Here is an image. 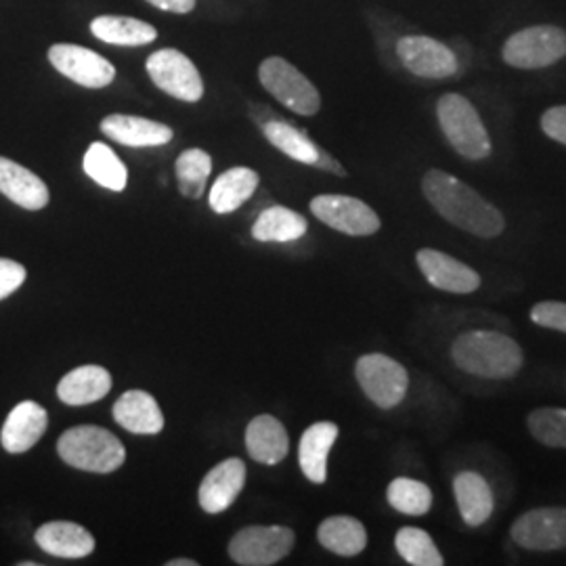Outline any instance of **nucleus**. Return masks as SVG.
Segmentation results:
<instances>
[{
  "mask_svg": "<svg viewBox=\"0 0 566 566\" xmlns=\"http://www.w3.org/2000/svg\"><path fill=\"white\" fill-rule=\"evenodd\" d=\"M319 544L344 558L357 556L367 546V531L361 521L353 516H329L317 528Z\"/></svg>",
  "mask_w": 566,
  "mask_h": 566,
  "instance_id": "nucleus-27",
  "label": "nucleus"
},
{
  "mask_svg": "<svg viewBox=\"0 0 566 566\" xmlns=\"http://www.w3.org/2000/svg\"><path fill=\"white\" fill-rule=\"evenodd\" d=\"M416 261L424 273L426 282L434 285L437 290L451 294H472L481 287V275L472 266L446 252L424 248L416 254Z\"/></svg>",
  "mask_w": 566,
  "mask_h": 566,
  "instance_id": "nucleus-14",
  "label": "nucleus"
},
{
  "mask_svg": "<svg viewBox=\"0 0 566 566\" xmlns=\"http://www.w3.org/2000/svg\"><path fill=\"white\" fill-rule=\"evenodd\" d=\"M395 547L401 554L405 563L413 566H443L446 558L439 552L432 537L416 526H403L397 537H395Z\"/></svg>",
  "mask_w": 566,
  "mask_h": 566,
  "instance_id": "nucleus-32",
  "label": "nucleus"
},
{
  "mask_svg": "<svg viewBox=\"0 0 566 566\" xmlns=\"http://www.w3.org/2000/svg\"><path fill=\"white\" fill-rule=\"evenodd\" d=\"M36 544L57 558H86L95 552V537L76 523L53 521L36 531Z\"/></svg>",
  "mask_w": 566,
  "mask_h": 566,
  "instance_id": "nucleus-21",
  "label": "nucleus"
},
{
  "mask_svg": "<svg viewBox=\"0 0 566 566\" xmlns=\"http://www.w3.org/2000/svg\"><path fill=\"white\" fill-rule=\"evenodd\" d=\"M25 266L9 259H0V301L18 292L25 282Z\"/></svg>",
  "mask_w": 566,
  "mask_h": 566,
  "instance_id": "nucleus-36",
  "label": "nucleus"
},
{
  "mask_svg": "<svg viewBox=\"0 0 566 566\" xmlns=\"http://www.w3.org/2000/svg\"><path fill=\"white\" fill-rule=\"evenodd\" d=\"M0 193L25 210H42L51 196L49 187L25 166L0 156Z\"/></svg>",
  "mask_w": 566,
  "mask_h": 566,
  "instance_id": "nucleus-18",
  "label": "nucleus"
},
{
  "mask_svg": "<svg viewBox=\"0 0 566 566\" xmlns=\"http://www.w3.org/2000/svg\"><path fill=\"white\" fill-rule=\"evenodd\" d=\"M245 447L254 462L275 465L285 460L290 451V439L277 418L256 416L245 430Z\"/></svg>",
  "mask_w": 566,
  "mask_h": 566,
  "instance_id": "nucleus-22",
  "label": "nucleus"
},
{
  "mask_svg": "<svg viewBox=\"0 0 566 566\" xmlns=\"http://www.w3.org/2000/svg\"><path fill=\"white\" fill-rule=\"evenodd\" d=\"M147 74L166 95L185 103H198L203 97V81L185 53L177 49H160L147 57Z\"/></svg>",
  "mask_w": 566,
  "mask_h": 566,
  "instance_id": "nucleus-7",
  "label": "nucleus"
},
{
  "mask_svg": "<svg viewBox=\"0 0 566 566\" xmlns=\"http://www.w3.org/2000/svg\"><path fill=\"white\" fill-rule=\"evenodd\" d=\"M259 81L271 97L298 116H315L322 107L315 84L283 57H266L259 67Z\"/></svg>",
  "mask_w": 566,
  "mask_h": 566,
  "instance_id": "nucleus-5",
  "label": "nucleus"
},
{
  "mask_svg": "<svg viewBox=\"0 0 566 566\" xmlns=\"http://www.w3.org/2000/svg\"><path fill=\"white\" fill-rule=\"evenodd\" d=\"M315 168L325 170V172H332V175H336V177H346V170H344L343 164L338 163V160H334L324 149H322V156H319V160L315 164Z\"/></svg>",
  "mask_w": 566,
  "mask_h": 566,
  "instance_id": "nucleus-39",
  "label": "nucleus"
},
{
  "mask_svg": "<svg viewBox=\"0 0 566 566\" xmlns=\"http://www.w3.org/2000/svg\"><path fill=\"white\" fill-rule=\"evenodd\" d=\"M245 485V464L240 458H229L214 465L200 485V506L208 514H221L240 497Z\"/></svg>",
  "mask_w": 566,
  "mask_h": 566,
  "instance_id": "nucleus-15",
  "label": "nucleus"
},
{
  "mask_svg": "<svg viewBox=\"0 0 566 566\" xmlns=\"http://www.w3.org/2000/svg\"><path fill=\"white\" fill-rule=\"evenodd\" d=\"M212 172V158L203 149H185L175 163V175L179 191L189 200H200L206 191V182Z\"/></svg>",
  "mask_w": 566,
  "mask_h": 566,
  "instance_id": "nucleus-31",
  "label": "nucleus"
},
{
  "mask_svg": "<svg viewBox=\"0 0 566 566\" xmlns=\"http://www.w3.org/2000/svg\"><path fill=\"white\" fill-rule=\"evenodd\" d=\"M542 130L549 139L566 145V105H556L544 112Z\"/></svg>",
  "mask_w": 566,
  "mask_h": 566,
  "instance_id": "nucleus-37",
  "label": "nucleus"
},
{
  "mask_svg": "<svg viewBox=\"0 0 566 566\" xmlns=\"http://www.w3.org/2000/svg\"><path fill=\"white\" fill-rule=\"evenodd\" d=\"M147 2L154 4L160 11H166V13L185 15V13H191L196 9L198 0H147Z\"/></svg>",
  "mask_w": 566,
  "mask_h": 566,
  "instance_id": "nucleus-38",
  "label": "nucleus"
},
{
  "mask_svg": "<svg viewBox=\"0 0 566 566\" xmlns=\"http://www.w3.org/2000/svg\"><path fill=\"white\" fill-rule=\"evenodd\" d=\"M395 53L405 70L426 81H443L458 72V57L446 42L409 34L397 41Z\"/></svg>",
  "mask_w": 566,
  "mask_h": 566,
  "instance_id": "nucleus-10",
  "label": "nucleus"
},
{
  "mask_svg": "<svg viewBox=\"0 0 566 566\" xmlns=\"http://www.w3.org/2000/svg\"><path fill=\"white\" fill-rule=\"evenodd\" d=\"M91 32L114 46H145L158 39V30L147 21L124 15H99L91 21Z\"/></svg>",
  "mask_w": 566,
  "mask_h": 566,
  "instance_id": "nucleus-26",
  "label": "nucleus"
},
{
  "mask_svg": "<svg viewBox=\"0 0 566 566\" xmlns=\"http://www.w3.org/2000/svg\"><path fill=\"white\" fill-rule=\"evenodd\" d=\"M502 57L516 70H542L566 57V32L558 25H531L507 39Z\"/></svg>",
  "mask_w": 566,
  "mask_h": 566,
  "instance_id": "nucleus-6",
  "label": "nucleus"
},
{
  "mask_svg": "<svg viewBox=\"0 0 566 566\" xmlns=\"http://www.w3.org/2000/svg\"><path fill=\"white\" fill-rule=\"evenodd\" d=\"M422 191L428 203L447 223L470 235L491 240L502 235L506 229L504 214L493 203L486 202L479 191L446 170H428L422 179Z\"/></svg>",
  "mask_w": 566,
  "mask_h": 566,
  "instance_id": "nucleus-1",
  "label": "nucleus"
},
{
  "mask_svg": "<svg viewBox=\"0 0 566 566\" xmlns=\"http://www.w3.org/2000/svg\"><path fill=\"white\" fill-rule=\"evenodd\" d=\"M57 453L65 464L93 474L116 472L126 460L120 439L99 426L65 430L57 441Z\"/></svg>",
  "mask_w": 566,
  "mask_h": 566,
  "instance_id": "nucleus-3",
  "label": "nucleus"
},
{
  "mask_svg": "<svg viewBox=\"0 0 566 566\" xmlns=\"http://www.w3.org/2000/svg\"><path fill=\"white\" fill-rule=\"evenodd\" d=\"M311 212L322 223L353 238L374 235L382 224L367 203L350 196H317L311 200Z\"/></svg>",
  "mask_w": 566,
  "mask_h": 566,
  "instance_id": "nucleus-12",
  "label": "nucleus"
},
{
  "mask_svg": "<svg viewBox=\"0 0 566 566\" xmlns=\"http://www.w3.org/2000/svg\"><path fill=\"white\" fill-rule=\"evenodd\" d=\"M510 535L531 552L566 549V507H535L512 525Z\"/></svg>",
  "mask_w": 566,
  "mask_h": 566,
  "instance_id": "nucleus-13",
  "label": "nucleus"
},
{
  "mask_svg": "<svg viewBox=\"0 0 566 566\" xmlns=\"http://www.w3.org/2000/svg\"><path fill=\"white\" fill-rule=\"evenodd\" d=\"M84 172L88 179L102 185L103 189L109 191H124L128 182V170L122 164L116 151L105 143H93L84 154Z\"/></svg>",
  "mask_w": 566,
  "mask_h": 566,
  "instance_id": "nucleus-30",
  "label": "nucleus"
},
{
  "mask_svg": "<svg viewBox=\"0 0 566 566\" xmlns=\"http://www.w3.org/2000/svg\"><path fill=\"white\" fill-rule=\"evenodd\" d=\"M261 128H263L266 142L271 143L275 149H280L287 158L306 164V166H315L319 160L322 149L308 139V135L304 130L296 128L294 124L280 120V118H271V120L264 122Z\"/></svg>",
  "mask_w": 566,
  "mask_h": 566,
  "instance_id": "nucleus-28",
  "label": "nucleus"
},
{
  "mask_svg": "<svg viewBox=\"0 0 566 566\" xmlns=\"http://www.w3.org/2000/svg\"><path fill=\"white\" fill-rule=\"evenodd\" d=\"M355 376L365 397L382 409L397 407L407 395V386H409L407 369L382 353H369L359 357V361L355 365Z\"/></svg>",
  "mask_w": 566,
  "mask_h": 566,
  "instance_id": "nucleus-8",
  "label": "nucleus"
},
{
  "mask_svg": "<svg viewBox=\"0 0 566 566\" xmlns=\"http://www.w3.org/2000/svg\"><path fill=\"white\" fill-rule=\"evenodd\" d=\"M338 439V426L334 422H317L304 430L298 462L303 474L315 485H324L327 481V455Z\"/></svg>",
  "mask_w": 566,
  "mask_h": 566,
  "instance_id": "nucleus-23",
  "label": "nucleus"
},
{
  "mask_svg": "<svg viewBox=\"0 0 566 566\" xmlns=\"http://www.w3.org/2000/svg\"><path fill=\"white\" fill-rule=\"evenodd\" d=\"M99 128L105 137L126 147H160L168 145L175 137L172 128L163 122L126 114L105 116Z\"/></svg>",
  "mask_w": 566,
  "mask_h": 566,
  "instance_id": "nucleus-17",
  "label": "nucleus"
},
{
  "mask_svg": "<svg viewBox=\"0 0 566 566\" xmlns=\"http://www.w3.org/2000/svg\"><path fill=\"white\" fill-rule=\"evenodd\" d=\"M112 374L102 365H82L65 374L57 385L61 403L70 407L97 403L112 390Z\"/></svg>",
  "mask_w": 566,
  "mask_h": 566,
  "instance_id": "nucleus-20",
  "label": "nucleus"
},
{
  "mask_svg": "<svg viewBox=\"0 0 566 566\" xmlns=\"http://www.w3.org/2000/svg\"><path fill=\"white\" fill-rule=\"evenodd\" d=\"M49 426V416L34 401H21L13 407V411L7 416L2 432H0V443L7 453H25L28 449L36 446L46 432Z\"/></svg>",
  "mask_w": 566,
  "mask_h": 566,
  "instance_id": "nucleus-16",
  "label": "nucleus"
},
{
  "mask_svg": "<svg viewBox=\"0 0 566 566\" xmlns=\"http://www.w3.org/2000/svg\"><path fill=\"white\" fill-rule=\"evenodd\" d=\"M526 428L542 446L566 449V409L539 407L528 413Z\"/></svg>",
  "mask_w": 566,
  "mask_h": 566,
  "instance_id": "nucleus-34",
  "label": "nucleus"
},
{
  "mask_svg": "<svg viewBox=\"0 0 566 566\" xmlns=\"http://www.w3.org/2000/svg\"><path fill=\"white\" fill-rule=\"evenodd\" d=\"M306 229L308 224L303 214L285 206H271L256 219L252 227V238L259 242H294L303 238Z\"/></svg>",
  "mask_w": 566,
  "mask_h": 566,
  "instance_id": "nucleus-29",
  "label": "nucleus"
},
{
  "mask_svg": "<svg viewBox=\"0 0 566 566\" xmlns=\"http://www.w3.org/2000/svg\"><path fill=\"white\" fill-rule=\"evenodd\" d=\"M49 61L61 76L84 88H105L116 78L114 63L81 44H53L49 49Z\"/></svg>",
  "mask_w": 566,
  "mask_h": 566,
  "instance_id": "nucleus-11",
  "label": "nucleus"
},
{
  "mask_svg": "<svg viewBox=\"0 0 566 566\" xmlns=\"http://www.w3.org/2000/svg\"><path fill=\"white\" fill-rule=\"evenodd\" d=\"M451 359L465 374L486 380L514 378L525 364L518 343L491 329H472L458 336L451 344Z\"/></svg>",
  "mask_w": 566,
  "mask_h": 566,
  "instance_id": "nucleus-2",
  "label": "nucleus"
},
{
  "mask_svg": "<svg viewBox=\"0 0 566 566\" xmlns=\"http://www.w3.org/2000/svg\"><path fill=\"white\" fill-rule=\"evenodd\" d=\"M388 504L407 516H422L432 507V491L413 479H395L386 491Z\"/></svg>",
  "mask_w": 566,
  "mask_h": 566,
  "instance_id": "nucleus-33",
  "label": "nucleus"
},
{
  "mask_svg": "<svg viewBox=\"0 0 566 566\" xmlns=\"http://www.w3.org/2000/svg\"><path fill=\"white\" fill-rule=\"evenodd\" d=\"M259 175L252 168L245 166H235L231 170L223 172L214 185L210 187V196H208V206L217 212V214H229L235 212L240 206L248 202L256 187H259Z\"/></svg>",
  "mask_w": 566,
  "mask_h": 566,
  "instance_id": "nucleus-24",
  "label": "nucleus"
},
{
  "mask_svg": "<svg viewBox=\"0 0 566 566\" xmlns=\"http://www.w3.org/2000/svg\"><path fill=\"white\" fill-rule=\"evenodd\" d=\"M453 491L465 525H485L493 514V491L485 479L479 472H460L453 481Z\"/></svg>",
  "mask_w": 566,
  "mask_h": 566,
  "instance_id": "nucleus-25",
  "label": "nucleus"
},
{
  "mask_svg": "<svg viewBox=\"0 0 566 566\" xmlns=\"http://www.w3.org/2000/svg\"><path fill=\"white\" fill-rule=\"evenodd\" d=\"M114 420L133 434H160L164 413L158 401L145 390H128L114 403Z\"/></svg>",
  "mask_w": 566,
  "mask_h": 566,
  "instance_id": "nucleus-19",
  "label": "nucleus"
},
{
  "mask_svg": "<svg viewBox=\"0 0 566 566\" xmlns=\"http://www.w3.org/2000/svg\"><path fill=\"white\" fill-rule=\"evenodd\" d=\"M437 118L449 145L465 160L491 156V139L476 107L464 95L447 93L437 103Z\"/></svg>",
  "mask_w": 566,
  "mask_h": 566,
  "instance_id": "nucleus-4",
  "label": "nucleus"
},
{
  "mask_svg": "<svg viewBox=\"0 0 566 566\" xmlns=\"http://www.w3.org/2000/svg\"><path fill=\"white\" fill-rule=\"evenodd\" d=\"M166 566H198V563L191 558H177V560H168Z\"/></svg>",
  "mask_w": 566,
  "mask_h": 566,
  "instance_id": "nucleus-40",
  "label": "nucleus"
},
{
  "mask_svg": "<svg viewBox=\"0 0 566 566\" xmlns=\"http://www.w3.org/2000/svg\"><path fill=\"white\" fill-rule=\"evenodd\" d=\"M531 322L547 327V329H556L566 334V303L558 301H544L537 303L531 308Z\"/></svg>",
  "mask_w": 566,
  "mask_h": 566,
  "instance_id": "nucleus-35",
  "label": "nucleus"
},
{
  "mask_svg": "<svg viewBox=\"0 0 566 566\" xmlns=\"http://www.w3.org/2000/svg\"><path fill=\"white\" fill-rule=\"evenodd\" d=\"M296 544L287 526H245L229 544V556L242 566H271L283 560Z\"/></svg>",
  "mask_w": 566,
  "mask_h": 566,
  "instance_id": "nucleus-9",
  "label": "nucleus"
}]
</instances>
